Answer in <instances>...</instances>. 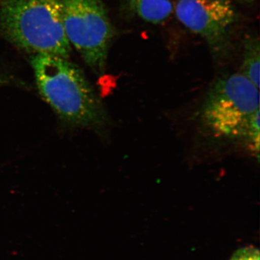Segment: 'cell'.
I'll use <instances>...</instances> for the list:
<instances>
[{
	"label": "cell",
	"instance_id": "obj_1",
	"mask_svg": "<svg viewBox=\"0 0 260 260\" xmlns=\"http://www.w3.org/2000/svg\"><path fill=\"white\" fill-rule=\"evenodd\" d=\"M259 93L241 73L223 72L215 78L198 112L202 133L214 142L242 145L259 160Z\"/></svg>",
	"mask_w": 260,
	"mask_h": 260
},
{
	"label": "cell",
	"instance_id": "obj_2",
	"mask_svg": "<svg viewBox=\"0 0 260 260\" xmlns=\"http://www.w3.org/2000/svg\"><path fill=\"white\" fill-rule=\"evenodd\" d=\"M31 65L41 95L61 119L83 126L105 122L102 103L76 65L47 54H35Z\"/></svg>",
	"mask_w": 260,
	"mask_h": 260
},
{
	"label": "cell",
	"instance_id": "obj_3",
	"mask_svg": "<svg viewBox=\"0 0 260 260\" xmlns=\"http://www.w3.org/2000/svg\"><path fill=\"white\" fill-rule=\"evenodd\" d=\"M0 32L10 43L35 54L68 59L72 49L61 0H3Z\"/></svg>",
	"mask_w": 260,
	"mask_h": 260
},
{
	"label": "cell",
	"instance_id": "obj_4",
	"mask_svg": "<svg viewBox=\"0 0 260 260\" xmlns=\"http://www.w3.org/2000/svg\"><path fill=\"white\" fill-rule=\"evenodd\" d=\"M65 34L90 68L102 72L114 29L103 0H61Z\"/></svg>",
	"mask_w": 260,
	"mask_h": 260
},
{
	"label": "cell",
	"instance_id": "obj_5",
	"mask_svg": "<svg viewBox=\"0 0 260 260\" xmlns=\"http://www.w3.org/2000/svg\"><path fill=\"white\" fill-rule=\"evenodd\" d=\"M174 10L186 28L206 42L218 62L232 54V28L237 15L232 1L175 0Z\"/></svg>",
	"mask_w": 260,
	"mask_h": 260
},
{
	"label": "cell",
	"instance_id": "obj_6",
	"mask_svg": "<svg viewBox=\"0 0 260 260\" xmlns=\"http://www.w3.org/2000/svg\"><path fill=\"white\" fill-rule=\"evenodd\" d=\"M122 3L132 14L153 24L166 21L174 9L172 0H122Z\"/></svg>",
	"mask_w": 260,
	"mask_h": 260
},
{
	"label": "cell",
	"instance_id": "obj_7",
	"mask_svg": "<svg viewBox=\"0 0 260 260\" xmlns=\"http://www.w3.org/2000/svg\"><path fill=\"white\" fill-rule=\"evenodd\" d=\"M243 61L241 72L256 88H259L260 45L259 38L246 35L243 42Z\"/></svg>",
	"mask_w": 260,
	"mask_h": 260
},
{
	"label": "cell",
	"instance_id": "obj_8",
	"mask_svg": "<svg viewBox=\"0 0 260 260\" xmlns=\"http://www.w3.org/2000/svg\"><path fill=\"white\" fill-rule=\"evenodd\" d=\"M230 260H260L259 249L254 246L239 248L233 253Z\"/></svg>",
	"mask_w": 260,
	"mask_h": 260
},
{
	"label": "cell",
	"instance_id": "obj_9",
	"mask_svg": "<svg viewBox=\"0 0 260 260\" xmlns=\"http://www.w3.org/2000/svg\"><path fill=\"white\" fill-rule=\"evenodd\" d=\"M237 1L242 3H251L253 2L256 1V0H237Z\"/></svg>",
	"mask_w": 260,
	"mask_h": 260
},
{
	"label": "cell",
	"instance_id": "obj_10",
	"mask_svg": "<svg viewBox=\"0 0 260 260\" xmlns=\"http://www.w3.org/2000/svg\"><path fill=\"white\" fill-rule=\"evenodd\" d=\"M213 1L229 2V1H232V0H213Z\"/></svg>",
	"mask_w": 260,
	"mask_h": 260
}]
</instances>
